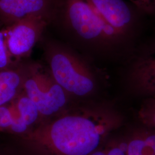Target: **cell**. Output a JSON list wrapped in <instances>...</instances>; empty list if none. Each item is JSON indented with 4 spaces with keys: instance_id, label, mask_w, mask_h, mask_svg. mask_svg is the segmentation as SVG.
Returning a JSON list of instances; mask_svg holds the SVG:
<instances>
[{
    "instance_id": "obj_15",
    "label": "cell",
    "mask_w": 155,
    "mask_h": 155,
    "mask_svg": "<svg viewBox=\"0 0 155 155\" xmlns=\"http://www.w3.org/2000/svg\"><path fill=\"white\" fill-rule=\"evenodd\" d=\"M28 125L25 123L20 116L14 118V121L11 128L12 131L16 133H22L25 132L28 127Z\"/></svg>"
},
{
    "instance_id": "obj_9",
    "label": "cell",
    "mask_w": 155,
    "mask_h": 155,
    "mask_svg": "<svg viewBox=\"0 0 155 155\" xmlns=\"http://www.w3.org/2000/svg\"><path fill=\"white\" fill-rule=\"evenodd\" d=\"M18 110L19 116L28 126L35 122L40 114L38 107L28 97H22L19 100Z\"/></svg>"
},
{
    "instance_id": "obj_8",
    "label": "cell",
    "mask_w": 155,
    "mask_h": 155,
    "mask_svg": "<svg viewBox=\"0 0 155 155\" xmlns=\"http://www.w3.org/2000/svg\"><path fill=\"white\" fill-rule=\"evenodd\" d=\"M127 143V155H155V133L134 134Z\"/></svg>"
},
{
    "instance_id": "obj_4",
    "label": "cell",
    "mask_w": 155,
    "mask_h": 155,
    "mask_svg": "<svg viewBox=\"0 0 155 155\" xmlns=\"http://www.w3.org/2000/svg\"><path fill=\"white\" fill-rule=\"evenodd\" d=\"M41 66L33 72V77L25 83L27 97L33 101L39 113L45 116H52L61 109L66 104V92L56 83L48 68L42 71Z\"/></svg>"
},
{
    "instance_id": "obj_17",
    "label": "cell",
    "mask_w": 155,
    "mask_h": 155,
    "mask_svg": "<svg viewBox=\"0 0 155 155\" xmlns=\"http://www.w3.org/2000/svg\"><path fill=\"white\" fill-rule=\"evenodd\" d=\"M28 155H30V154H29V153H28Z\"/></svg>"
},
{
    "instance_id": "obj_16",
    "label": "cell",
    "mask_w": 155,
    "mask_h": 155,
    "mask_svg": "<svg viewBox=\"0 0 155 155\" xmlns=\"http://www.w3.org/2000/svg\"><path fill=\"white\" fill-rule=\"evenodd\" d=\"M4 27V26H3V25L2 24V23L0 22V28H3Z\"/></svg>"
},
{
    "instance_id": "obj_1",
    "label": "cell",
    "mask_w": 155,
    "mask_h": 155,
    "mask_svg": "<svg viewBox=\"0 0 155 155\" xmlns=\"http://www.w3.org/2000/svg\"><path fill=\"white\" fill-rule=\"evenodd\" d=\"M127 0H56L50 27L67 39L97 50L129 45L137 17Z\"/></svg>"
},
{
    "instance_id": "obj_12",
    "label": "cell",
    "mask_w": 155,
    "mask_h": 155,
    "mask_svg": "<svg viewBox=\"0 0 155 155\" xmlns=\"http://www.w3.org/2000/svg\"><path fill=\"white\" fill-rule=\"evenodd\" d=\"M140 11L155 13V0H127Z\"/></svg>"
},
{
    "instance_id": "obj_6",
    "label": "cell",
    "mask_w": 155,
    "mask_h": 155,
    "mask_svg": "<svg viewBox=\"0 0 155 155\" xmlns=\"http://www.w3.org/2000/svg\"><path fill=\"white\" fill-rule=\"evenodd\" d=\"M56 0H0V22L4 27L32 16L41 17L50 25Z\"/></svg>"
},
{
    "instance_id": "obj_14",
    "label": "cell",
    "mask_w": 155,
    "mask_h": 155,
    "mask_svg": "<svg viewBox=\"0 0 155 155\" xmlns=\"http://www.w3.org/2000/svg\"><path fill=\"white\" fill-rule=\"evenodd\" d=\"M16 92V89L0 84V107L11 101L15 95Z\"/></svg>"
},
{
    "instance_id": "obj_18",
    "label": "cell",
    "mask_w": 155,
    "mask_h": 155,
    "mask_svg": "<svg viewBox=\"0 0 155 155\" xmlns=\"http://www.w3.org/2000/svg\"><path fill=\"white\" fill-rule=\"evenodd\" d=\"M0 29H1V28H0Z\"/></svg>"
},
{
    "instance_id": "obj_13",
    "label": "cell",
    "mask_w": 155,
    "mask_h": 155,
    "mask_svg": "<svg viewBox=\"0 0 155 155\" xmlns=\"http://www.w3.org/2000/svg\"><path fill=\"white\" fill-rule=\"evenodd\" d=\"M14 121V117L11 111L5 106L0 107V127H11Z\"/></svg>"
},
{
    "instance_id": "obj_3",
    "label": "cell",
    "mask_w": 155,
    "mask_h": 155,
    "mask_svg": "<svg viewBox=\"0 0 155 155\" xmlns=\"http://www.w3.org/2000/svg\"><path fill=\"white\" fill-rule=\"evenodd\" d=\"M48 70L56 82L66 92L84 97L94 92L96 80L88 62L69 47L42 38Z\"/></svg>"
},
{
    "instance_id": "obj_2",
    "label": "cell",
    "mask_w": 155,
    "mask_h": 155,
    "mask_svg": "<svg viewBox=\"0 0 155 155\" xmlns=\"http://www.w3.org/2000/svg\"><path fill=\"white\" fill-rule=\"evenodd\" d=\"M121 122L110 111L82 108L40 127L24 138V144L32 155H90Z\"/></svg>"
},
{
    "instance_id": "obj_11",
    "label": "cell",
    "mask_w": 155,
    "mask_h": 155,
    "mask_svg": "<svg viewBox=\"0 0 155 155\" xmlns=\"http://www.w3.org/2000/svg\"><path fill=\"white\" fill-rule=\"evenodd\" d=\"M139 114L143 121L146 125L153 128L155 133V100L143 106Z\"/></svg>"
},
{
    "instance_id": "obj_7",
    "label": "cell",
    "mask_w": 155,
    "mask_h": 155,
    "mask_svg": "<svg viewBox=\"0 0 155 155\" xmlns=\"http://www.w3.org/2000/svg\"><path fill=\"white\" fill-rule=\"evenodd\" d=\"M129 76L139 88L155 93V47L137 54L129 61Z\"/></svg>"
},
{
    "instance_id": "obj_10",
    "label": "cell",
    "mask_w": 155,
    "mask_h": 155,
    "mask_svg": "<svg viewBox=\"0 0 155 155\" xmlns=\"http://www.w3.org/2000/svg\"><path fill=\"white\" fill-rule=\"evenodd\" d=\"M11 58L6 43L5 28L3 27L0 29V71L11 66Z\"/></svg>"
},
{
    "instance_id": "obj_5",
    "label": "cell",
    "mask_w": 155,
    "mask_h": 155,
    "mask_svg": "<svg viewBox=\"0 0 155 155\" xmlns=\"http://www.w3.org/2000/svg\"><path fill=\"white\" fill-rule=\"evenodd\" d=\"M48 27L49 23L45 18L32 16L5 27L6 43L12 58L28 56Z\"/></svg>"
}]
</instances>
